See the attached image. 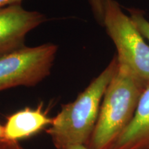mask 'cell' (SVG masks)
Listing matches in <instances>:
<instances>
[{"mask_svg":"<svg viewBox=\"0 0 149 149\" xmlns=\"http://www.w3.org/2000/svg\"><path fill=\"white\" fill-rule=\"evenodd\" d=\"M91 8L97 22L103 25V19L106 6L109 0H88Z\"/></svg>","mask_w":149,"mask_h":149,"instance_id":"cell-9","label":"cell"},{"mask_svg":"<svg viewBox=\"0 0 149 149\" xmlns=\"http://www.w3.org/2000/svg\"><path fill=\"white\" fill-rule=\"evenodd\" d=\"M45 21L44 14L20 3L0 8V57L24 48L28 33Z\"/></svg>","mask_w":149,"mask_h":149,"instance_id":"cell-5","label":"cell"},{"mask_svg":"<svg viewBox=\"0 0 149 149\" xmlns=\"http://www.w3.org/2000/svg\"><path fill=\"white\" fill-rule=\"evenodd\" d=\"M22 0H0V8H4L8 6L21 3Z\"/></svg>","mask_w":149,"mask_h":149,"instance_id":"cell-11","label":"cell"},{"mask_svg":"<svg viewBox=\"0 0 149 149\" xmlns=\"http://www.w3.org/2000/svg\"><path fill=\"white\" fill-rule=\"evenodd\" d=\"M53 119L44 111L42 104L36 109L25 108L13 113L7 118L3 126L6 140L18 141L38 133L48 125Z\"/></svg>","mask_w":149,"mask_h":149,"instance_id":"cell-7","label":"cell"},{"mask_svg":"<svg viewBox=\"0 0 149 149\" xmlns=\"http://www.w3.org/2000/svg\"><path fill=\"white\" fill-rule=\"evenodd\" d=\"M146 87L126 66L118 68L108 86L92 135L89 149H110L127 127Z\"/></svg>","mask_w":149,"mask_h":149,"instance_id":"cell-2","label":"cell"},{"mask_svg":"<svg viewBox=\"0 0 149 149\" xmlns=\"http://www.w3.org/2000/svg\"><path fill=\"white\" fill-rule=\"evenodd\" d=\"M58 47L45 44L19 48L0 57V91L13 87L34 86L48 76Z\"/></svg>","mask_w":149,"mask_h":149,"instance_id":"cell-4","label":"cell"},{"mask_svg":"<svg viewBox=\"0 0 149 149\" xmlns=\"http://www.w3.org/2000/svg\"><path fill=\"white\" fill-rule=\"evenodd\" d=\"M103 26L114 43L117 60L130 70L145 86H149V45L115 0H109L104 12Z\"/></svg>","mask_w":149,"mask_h":149,"instance_id":"cell-3","label":"cell"},{"mask_svg":"<svg viewBox=\"0 0 149 149\" xmlns=\"http://www.w3.org/2000/svg\"><path fill=\"white\" fill-rule=\"evenodd\" d=\"M110 149H149V86L141 95L130 124Z\"/></svg>","mask_w":149,"mask_h":149,"instance_id":"cell-6","label":"cell"},{"mask_svg":"<svg viewBox=\"0 0 149 149\" xmlns=\"http://www.w3.org/2000/svg\"><path fill=\"white\" fill-rule=\"evenodd\" d=\"M0 149H25L15 141L0 140Z\"/></svg>","mask_w":149,"mask_h":149,"instance_id":"cell-10","label":"cell"},{"mask_svg":"<svg viewBox=\"0 0 149 149\" xmlns=\"http://www.w3.org/2000/svg\"><path fill=\"white\" fill-rule=\"evenodd\" d=\"M118 68L115 55L74 102L64 104L46 133L57 149L88 144L97 121L104 93Z\"/></svg>","mask_w":149,"mask_h":149,"instance_id":"cell-1","label":"cell"},{"mask_svg":"<svg viewBox=\"0 0 149 149\" xmlns=\"http://www.w3.org/2000/svg\"><path fill=\"white\" fill-rule=\"evenodd\" d=\"M4 139V135H3V126L0 124V140H3Z\"/></svg>","mask_w":149,"mask_h":149,"instance_id":"cell-13","label":"cell"},{"mask_svg":"<svg viewBox=\"0 0 149 149\" xmlns=\"http://www.w3.org/2000/svg\"><path fill=\"white\" fill-rule=\"evenodd\" d=\"M129 16L143 37L149 41V21L145 17L142 10L136 8L128 9Z\"/></svg>","mask_w":149,"mask_h":149,"instance_id":"cell-8","label":"cell"},{"mask_svg":"<svg viewBox=\"0 0 149 149\" xmlns=\"http://www.w3.org/2000/svg\"><path fill=\"white\" fill-rule=\"evenodd\" d=\"M64 149H89L86 145L84 144H76L68 146Z\"/></svg>","mask_w":149,"mask_h":149,"instance_id":"cell-12","label":"cell"}]
</instances>
